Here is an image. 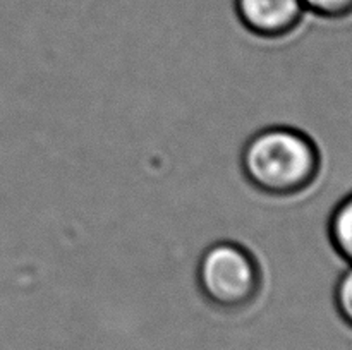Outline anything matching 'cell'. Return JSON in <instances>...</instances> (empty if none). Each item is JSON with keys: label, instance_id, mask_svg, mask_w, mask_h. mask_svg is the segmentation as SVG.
<instances>
[{"label": "cell", "instance_id": "obj_1", "mask_svg": "<svg viewBox=\"0 0 352 350\" xmlns=\"http://www.w3.org/2000/svg\"><path fill=\"white\" fill-rule=\"evenodd\" d=\"M322 151L306 132L272 126L254 132L241 153L246 180L268 196L302 198L322 174Z\"/></svg>", "mask_w": 352, "mask_h": 350}, {"label": "cell", "instance_id": "obj_2", "mask_svg": "<svg viewBox=\"0 0 352 350\" xmlns=\"http://www.w3.org/2000/svg\"><path fill=\"white\" fill-rule=\"evenodd\" d=\"M196 281L203 299L223 318L232 319L254 304L261 273L250 250L232 240H217L199 256Z\"/></svg>", "mask_w": 352, "mask_h": 350}, {"label": "cell", "instance_id": "obj_3", "mask_svg": "<svg viewBox=\"0 0 352 350\" xmlns=\"http://www.w3.org/2000/svg\"><path fill=\"white\" fill-rule=\"evenodd\" d=\"M241 24L261 38H284L305 19L301 0H236Z\"/></svg>", "mask_w": 352, "mask_h": 350}, {"label": "cell", "instance_id": "obj_4", "mask_svg": "<svg viewBox=\"0 0 352 350\" xmlns=\"http://www.w3.org/2000/svg\"><path fill=\"white\" fill-rule=\"evenodd\" d=\"M325 233L333 254L352 264V191L333 202L325 220Z\"/></svg>", "mask_w": 352, "mask_h": 350}, {"label": "cell", "instance_id": "obj_5", "mask_svg": "<svg viewBox=\"0 0 352 350\" xmlns=\"http://www.w3.org/2000/svg\"><path fill=\"white\" fill-rule=\"evenodd\" d=\"M332 302L337 314L352 328V264H346L332 283Z\"/></svg>", "mask_w": 352, "mask_h": 350}, {"label": "cell", "instance_id": "obj_6", "mask_svg": "<svg viewBox=\"0 0 352 350\" xmlns=\"http://www.w3.org/2000/svg\"><path fill=\"white\" fill-rule=\"evenodd\" d=\"M306 12L315 16L320 21H336L349 19L352 16V0H301Z\"/></svg>", "mask_w": 352, "mask_h": 350}]
</instances>
